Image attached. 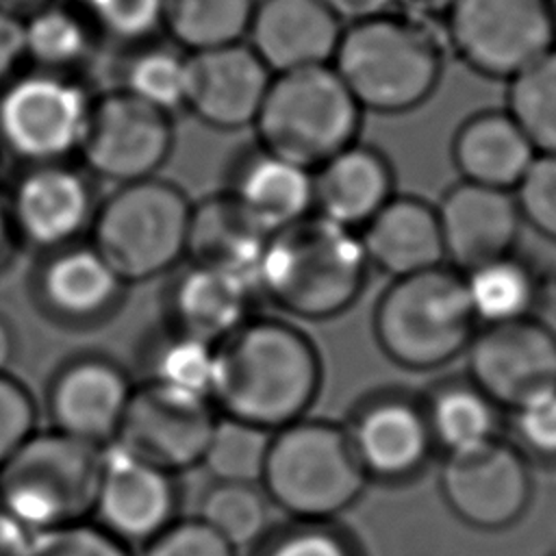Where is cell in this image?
Wrapping results in <instances>:
<instances>
[{
	"label": "cell",
	"mask_w": 556,
	"mask_h": 556,
	"mask_svg": "<svg viewBox=\"0 0 556 556\" xmlns=\"http://www.w3.org/2000/svg\"><path fill=\"white\" fill-rule=\"evenodd\" d=\"M319 387V352L287 319L252 315L215 343L211 400L219 415L274 432L306 417Z\"/></svg>",
	"instance_id": "1"
},
{
	"label": "cell",
	"mask_w": 556,
	"mask_h": 556,
	"mask_svg": "<svg viewBox=\"0 0 556 556\" xmlns=\"http://www.w3.org/2000/svg\"><path fill=\"white\" fill-rule=\"evenodd\" d=\"M367 271L358 232L313 211L267 237L254 285L285 315L324 321L356 302Z\"/></svg>",
	"instance_id": "2"
},
{
	"label": "cell",
	"mask_w": 556,
	"mask_h": 556,
	"mask_svg": "<svg viewBox=\"0 0 556 556\" xmlns=\"http://www.w3.org/2000/svg\"><path fill=\"white\" fill-rule=\"evenodd\" d=\"M363 111L406 113L443 74V46L426 20L384 11L345 24L330 63Z\"/></svg>",
	"instance_id": "3"
},
{
	"label": "cell",
	"mask_w": 556,
	"mask_h": 556,
	"mask_svg": "<svg viewBox=\"0 0 556 556\" xmlns=\"http://www.w3.org/2000/svg\"><path fill=\"white\" fill-rule=\"evenodd\" d=\"M367 476L345 426L302 417L269 437L261 486L295 521H332L365 491Z\"/></svg>",
	"instance_id": "4"
},
{
	"label": "cell",
	"mask_w": 556,
	"mask_h": 556,
	"mask_svg": "<svg viewBox=\"0 0 556 556\" xmlns=\"http://www.w3.org/2000/svg\"><path fill=\"white\" fill-rule=\"evenodd\" d=\"M476 324L465 278L450 265L393 278L374 308L380 350L413 371L441 367L463 354Z\"/></svg>",
	"instance_id": "5"
},
{
	"label": "cell",
	"mask_w": 556,
	"mask_h": 556,
	"mask_svg": "<svg viewBox=\"0 0 556 556\" xmlns=\"http://www.w3.org/2000/svg\"><path fill=\"white\" fill-rule=\"evenodd\" d=\"M363 109L332 65L274 74L252 124L256 143L302 167L321 163L358 141Z\"/></svg>",
	"instance_id": "6"
},
{
	"label": "cell",
	"mask_w": 556,
	"mask_h": 556,
	"mask_svg": "<svg viewBox=\"0 0 556 556\" xmlns=\"http://www.w3.org/2000/svg\"><path fill=\"white\" fill-rule=\"evenodd\" d=\"M191 204L176 182L159 176L115 185L98 202L87 239L128 285L152 280L185 261Z\"/></svg>",
	"instance_id": "7"
},
{
	"label": "cell",
	"mask_w": 556,
	"mask_h": 556,
	"mask_svg": "<svg viewBox=\"0 0 556 556\" xmlns=\"http://www.w3.org/2000/svg\"><path fill=\"white\" fill-rule=\"evenodd\" d=\"M100 460L98 445L35 430L0 467V506L33 534L91 519Z\"/></svg>",
	"instance_id": "8"
},
{
	"label": "cell",
	"mask_w": 556,
	"mask_h": 556,
	"mask_svg": "<svg viewBox=\"0 0 556 556\" xmlns=\"http://www.w3.org/2000/svg\"><path fill=\"white\" fill-rule=\"evenodd\" d=\"M91 104L93 96L76 74L22 70L0 89V150L22 165L72 161Z\"/></svg>",
	"instance_id": "9"
},
{
	"label": "cell",
	"mask_w": 556,
	"mask_h": 556,
	"mask_svg": "<svg viewBox=\"0 0 556 556\" xmlns=\"http://www.w3.org/2000/svg\"><path fill=\"white\" fill-rule=\"evenodd\" d=\"M447 41L476 74L510 80L556 46L547 0H456Z\"/></svg>",
	"instance_id": "10"
},
{
	"label": "cell",
	"mask_w": 556,
	"mask_h": 556,
	"mask_svg": "<svg viewBox=\"0 0 556 556\" xmlns=\"http://www.w3.org/2000/svg\"><path fill=\"white\" fill-rule=\"evenodd\" d=\"M172 148V115L117 87L93 98L78 159L93 178L126 185L159 176Z\"/></svg>",
	"instance_id": "11"
},
{
	"label": "cell",
	"mask_w": 556,
	"mask_h": 556,
	"mask_svg": "<svg viewBox=\"0 0 556 556\" xmlns=\"http://www.w3.org/2000/svg\"><path fill=\"white\" fill-rule=\"evenodd\" d=\"M93 176L72 161L22 165L4 198L17 239L50 252L89 237L98 198Z\"/></svg>",
	"instance_id": "12"
},
{
	"label": "cell",
	"mask_w": 556,
	"mask_h": 556,
	"mask_svg": "<svg viewBox=\"0 0 556 556\" xmlns=\"http://www.w3.org/2000/svg\"><path fill=\"white\" fill-rule=\"evenodd\" d=\"M465 354L469 380L500 408L556 389V332L536 317L482 326Z\"/></svg>",
	"instance_id": "13"
},
{
	"label": "cell",
	"mask_w": 556,
	"mask_h": 556,
	"mask_svg": "<svg viewBox=\"0 0 556 556\" xmlns=\"http://www.w3.org/2000/svg\"><path fill=\"white\" fill-rule=\"evenodd\" d=\"M439 486L450 510L478 530L513 526L532 497V478L523 454L500 437L447 454Z\"/></svg>",
	"instance_id": "14"
},
{
	"label": "cell",
	"mask_w": 556,
	"mask_h": 556,
	"mask_svg": "<svg viewBox=\"0 0 556 556\" xmlns=\"http://www.w3.org/2000/svg\"><path fill=\"white\" fill-rule=\"evenodd\" d=\"M176 473L141 458L122 443L102 447L91 521L128 547L146 545L178 519Z\"/></svg>",
	"instance_id": "15"
},
{
	"label": "cell",
	"mask_w": 556,
	"mask_h": 556,
	"mask_svg": "<svg viewBox=\"0 0 556 556\" xmlns=\"http://www.w3.org/2000/svg\"><path fill=\"white\" fill-rule=\"evenodd\" d=\"M215 419L211 397L139 382L115 441L178 476L200 467Z\"/></svg>",
	"instance_id": "16"
},
{
	"label": "cell",
	"mask_w": 556,
	"mask_h": 556,
	"mask_svg": "<svg viewBox=\"0 0 556 556\" xmlns=\"http://www.w3.org/2000/svg\"><path fill=\"white\" fill-rule=\"evenodd\" d=\"M137 382L126 367L100 352L65 358L48 380L50 428L104 447L117 439Z\"/></svg>",
	"instance_id": "17"
},
{
	"label": "cell",
	"mask_w": 556,
	"mask_h": 556,
	"mask_svg": "<svg viewBox=\"0 0 556 556\" xmlns=\"http://www.w3.org/2000/svg\"><path fill=\"white\" fill-rule=\"evenodd\" d=\"M128 287L102 252L83 239L41 252L30 291L48 319L70 328H89L115 315Z\"/></svg>",
	"instance_id": "18"
},
{
	"label": "cell",
	"mask_w": 556,
	"mask_h": 556,
	"mask_svg": "<svg viewBox=\"0 0 556 556\" xmlns=\"http://www.w3.org/2000/svg\"><path fill=\"white\" fill-rule=\"evenodd\" d=\"M274 74L243 41L189 52L185 109L217 130L254 124Z\"/></svg>",
	"instance_id": "19"
},
{
	"label": "cell",
	"mask_w": 556,
	"mask_h": 556,
	"mask_svg": "<svg viewBox=\"0 0 556 556\" xmlns=\"http://www.w3.org/2000/svg\"><path fill=\"white\" fill-rule=\"evenodd\" d=\"M445 263L465 274L513 254L521 237V213L513 191L460 180L437 206Z\"/></svg>",
	"instance_id": "20"
},
{
	"label": "cell",
	"mask_w": 556,
	"mask_h": 556,
	"mask_svg": "<svg viewBox=\"0 0 556 556\" xmlns=\"http://www.w3.org/2000/svg\"><path fill=\"white\" fill-rule=\"evenodd\" d=\"M256 300L252 276L185 258L163 289V321L215 345L254 315Z\"/></svg>",
	"instance_id": "21"
},
{
	"label": "cell",
	"mask_w": 556,
	"mask_h": 556,
	"mask_svg": "<svg viewBox=\"0 0 556 556\" xmlns=\"http://www.w3.org/2000/svg\"><path fill=\"white\" fill-rule=\"evenodd\" d=\"M345 24L319 0H256L248 46L271 74L330 65Z\"/></svg>",
	"instance_id": "22"
},
{
	"label": "cell",
	"mask_w": 556,
	"mask_h": 556,
	"mask_svg": "<svg viewBox=\"0 0 556 556\" xmlns=\"http://www.w3.org/2000/svg\"><path fill=\"white\" fill-rule=\"evenodd\" d=\"M345 432L365 476L387 482L415 476L434 445L424 406L395 395L361 404Z\"/></svg>",
	"instance_id": "23"
},
{
	"label": "cell",
	"mask_w": 556,
	"mask_h": 556,
	"mask_svg": "<svg viewBox=\"0 0 556 556\" xmlns=\"http://www.w3.org/2000/svg\"><path fill=\"white\" fill-rule=\"evenodd\" d=\"M226 191L267 235L313 213V169L258 143L235 159Z\"/></svg>",
	"instance_id": "24"
},
{
	"label": "cell",
	"mask_w": 556,
	"mask_h": 556,
	"mask_svg": "<svg viewBox=\"0 0 556 556\" xmlns=\"http://www.w3.org/2000/svg\"><path fill=\"white\" fill-rule=\"evenodd\" d=\"M369 267L404 278L445 265L437 206L415 195H393L361 230Z\"/></svg>",
	"instance_id": "25"
},
{
	"label": "cell",
	"mask_w": 556,
	"mask_h": 556,
	"mask_svg": "<svg viewBox=\"0 0 556 556\" xmlns=\"http://www.w3.org/2000/svg\"><path fill=\"white\" fill-rule=\"evenodd\" d=\"M393 195L387 156L358 141L313 169V211L356 232Z\"/></svg>",
	"instance_id": "26"
},
{
	"label": "cell",
	"mask_w": 556,
	"mask_h": 556,
	"mask_svg": "<svg viewBox=\"0 0 556 556\" xmlns=\"http://www.w3.org/2000/svg\"><path fill=\"white\" fill-rule=\"evenodd\" d=\"M534 156V146L506 109L467 117L452 139V159L463 180L493 189L513 191Z\"/></svg>",
	"instance_id": "27"
},
{
	"label": "cell",
	"mask_w": 556,
	"mask_h": 556,
	"mask_svg": "<svg viewBox=\"0 0 556 556\" xmlns=\"http://www.w3.org/2000/svg\"><path fill=\"white\" fill-rule=\"evenodd\" d=\"M267 237L224 189L191 204L185 258L228 267L254 278Z\"/></svg>",
	"instance_id": "28"
},
{
	"label": "cell",
	"mask_w": 556,
	"mask_h": 556,
	"mask_svg": "<svg viewBox=\"0 0 556 556\" xmlns=\"http://www.w3.org/2000/svg\"><path fill=\"white\" fill-rule=\"evenodd\" d=\"M24 54L30 67L76 74L96 52L98 33L83 11L65 0H52L26 20Z\"/></svg>",
	"instance_id": "29"
},
{
	"label": "cell",
	"mask_w": 556,
	"mask_h": 556,
	"mask_svg": "<svg viewBox=\"0 0 556 556\" xmlns=\"http://www.w3.org/2000/svg\"><path fill=\"white\" fill-rule=\"evenodd\" d=\"M467 300L478 324L495 326L534 317L541 282L530 263L515 252L463 274Z\"/></svg>",
	"instance_id": "30"
},
{
	"label": "cell",
	"mask_w": 556,
	"mask_h": 556,
	"mask_svg": "<svg viewBox=\"0 0 556 556\" xmlns=\"http://www.w3.org/2000/svg\"><path fill=\"white\" fill-rule=\"evenodd\" d=\"M139 369L141 382L211 397L215 345L163 321L143 339Z\"/></svg>",
	"instance_id": "31"
},
{
	"label": "cell",
	"mask_w": 556,
	"mask_h": 556,
	"mask_svg": "<svg viewBox=\"0 0 556 556\" xmlns=\"http://www.w3.org/2000/svg\"><path fill=\"white\" fill-rule=\"evenodd\" d=\"M421 406L434 445L447 454L497 439L500 406L471 380H450L434 387Z\"/></svg>",
	"instance_id": "32"
},
{
	"label": "cell",
	"mask_w": 556,
	"mask_h": 556,
	"mask_svg": "<svg viewBox=\"0 0 556 556\" xmlns=\"http://www.w3.org/2000/svg\"><path fill=\"white\" fill-rule=\"evenodd\" d=\"M163 28L185 52L245 39L256 0H161Z\"/></svg>",
	"instance_id": "33"
},
{
	"label": "cell",
	"mask_w": 556,
	"mask_h": 556,
	"mask_svg": "<svg viewBox=\"0 0 556 556\" xmlns=\"http://www.w3.org/2000/svg\"><path fill=\"white\" fill-rule=\"evenodd\" d=\"M271 502L258 482L213 480L200 502L198 519L217 532L232 549L258 545L269 532Z\"/></svg>",
	"instance_id": "34"
},
{
	"label": "cell",
	"mask_w": 556,
	"mask_h": 556,
	"mask_svg": "<svg viewBox=\"0 0 556 556\" xmlns=\"http://www.w3.org/2000/svg\"><path fill=\"white\" fill-rule=\"evenodd\" d=\"M189 52L176 43H139L124 61L119 89L148 102L150 106L174 115L185 109Z\"/></svg>",
	"instance_id": "35"
},
{
	"label": "cell",
	"mask_w": 556,
	"mask_h": 556,
	"mask_svg": "<svg viewBox=\"0 0 556 556\" xmlns=\"http://www.w3.org/2000/svg\"><path fill=\"white\" fill-rule=\"evenodd\" d=\"M506 111L536 154H556V46L508 80Z\"/></svg>",
	"instance_id": "36"
},
{
	"label": "cell",
	"mask_w": 556,
	"mask_h": 556,
	"mask_svg": "<svg viewBox=\"0 0 556 556\" xmlns=\"http://www.w3.org/2000/svg\"><path fill=\"white\" fill-rule=\"evenodd\" d=\"M271 432L217 413L200 467L217 482H258Z\"/></svg>",
	"instance_id": "37"
},
{
	"label": "cell",
	"mask_w": 556,
	"mask_h": 556,
	"mask_svg": "<svg viewBox=\"0 0 556 556\" xmlns=\"http://www.w3.org/2000/svg\"><path fill=\"white\" fill-rule=\"evenodd\" d=\"M83 11L100 39L126 46L150 41L163 28L161 0H65Z\"/></svg>",
	"instance_id": "38"
},
{
	"label": "cell",
	"mask_w": 556,
	"mask_h": 556,
	"mask_svg": "<svg viewBox=\"0 0 556 556\" xmlns=\"http://www.w3.org/2000/svg\"><path fill=\"white\" fill-rule=\"evenodd\" d=\"M256 556H356L345 536L330 521H291L269 528L261 539Z\"/></svg>",
	"instance_id": "39"
},
{
	"label": "cell",
	"mask_w": 556,
	"mask_h": 556,
	"mask_svg": "<svg viewBox=\"0 0 556 556\" xmlns=\"http://www.w3.org/2000/svg\"><path fill=\"white\" fill-rule=\"evenodd\" d=\"M513 195L523 224L556 241V154H536Z\"/></svg>",
	"instance_id": "40"
},
{
	"label": "cell",
	"mask_w": 556,
	"mask_h": 556,
	"mask_svg": "<svg viewBox=\"0 0 556 556\" xmlns=\"http://www.w3.org/2000/svg\"><path fill=\"white\" fill-rule=\"evenodd\" d=\"M26 556H135L132 547L109 534L96 521L35 532Z\"/></svg>",
	"instance_id": "41"
},
{
	"label": "cell",
	"mask_w": 556,
	"mask_h": 556,
	"mask_svg": "<svg viewBox=\"0 0 556 556\" xmlns=\"http://www.w3.org/2000/svg\"><path fill=\"white\" fill-rule=\"evenodd\" d=\"M37 402L11 371L0 374V467L37 430Z\"/></svg>",
	"instance_id": "42"
},
{
	"label": "cell",
	"mask_w": 556,
	"mask_h": 556,
	"mask_svg": "<svg viewBox=\"0 0 556 556\" xmlns=\"http://www.w3.org/2000/svg\"><path fill=\"white\" fill-rule=\"evenodd\" d=\"M235 552L198 517H178L143 545L141 556H235Z\"/></svg>",
	"instance_id": "43"
},
{
	"label": "cell",
	"mask_w": 556,
	"mask_h": 556,
	"mask_svg": "<svg viewBox=\"0 0 556 556\" xmlns=\"http://www.w3.org/2000/svg\"><path fill=\"white\" fill-rule=\"evenodd\" d=\"M515 434L539 458H556V389L513 410Z\"/></svg>",
	"instance_id": "44"
},
{
	"label": "cell",
	"mask_w": 556,
	"mask_h": 556,
	"mask_svg": "<svg viewBox=\"0 0 556 556\" xmlns=\"http://www.w3.org/2000/svg\"><path fill=\"white\" fill-rule=\"evenodd\" d=\"M24 28L22 20L0 11V89L24 70Z\"/></svg>",
	"instance_id": "45"
},
{
	"label": "cell",
	"mask_w": 556,
	"mask_h": 556,
	"mask_svg": "<svg viewBox=\"0 0 556 556\" xmlns=\"http://www.w3.org/2000/svg\"><path fill=\"white\" fill-rule=\"evenodd\" d=\"M33 532L0 506V556H26Z\"/></svg>",
	"instance_id": "46"
},
{
	"label": "cell",
	"mask_w": 556,
	"mask_h": 556,
	"mask_svg": "<svg viewBox=\"0 0 556 556\" xmlns=\"http://www.w3.org/2000/svg\"><path fill=\"white\" fill-rule=\"evenodd\" d=\"M324 2L343 24H352L384 11H391L393 0H319Z\"/></svg>",
	"instance_id": "47"
},
{
	"label": "cell",
	"mask_w": 556,
	"mask_h": 556,
	"mask_svg": "<svg viewBox=\"0 0 556 556\" xmlns=\"http://www.w3.org/2000/svg\"><path fill=\"white\" fill-rule=\"evenodd\" d=\"M20 248H22V243L13 228L7 198H4V185H2L0 187V269H4L15 258Z\"/></svg>",
	"instance_id": "48"
},
{
	"label": "cell",
	"mask_w": 556,
	"mask_h": 556,
	"mask_svg": "<svg viewBox=\"0 0 556 556\" xmlns=\"http://www.w3.org/2000/svg\"><path fill=\"white\" fill-rule=\"evenodd\" d=\"M393 2L406 15L430 20V17H445V13L452 9L456 0H393Z\"/></svg>",
	"instance_id": "49"
},
{
	"label": "cell",
	"mask_w": 556,
	"mask_h": 556,
	"mask_svg": "<svg viewBox=\"0 0 556 556\" xmlns=\"http://www.w3.org/2000/svg\"><path fill=\"white\" fill-rule=\"evenodd\" d=\"M17 352V337L7 317L0 315V374L11 369V363Z\"/></svg>",
	"instance_id": "50"
},
{
	"label": "cell",
	"mask_w": 556,
	"mask_h": 556,
	"mask_svg": "<svg viewBox=\"0 0 556 556\" xmlns=\"http://www.w3.org/2000/svg\"><path fill=\"white\" fill-rule=\"evenodd\" d=\"M52 0H0V11L17 17V20H26L28 15H33L35 11H39L41 7L50 4Z\"/></svg>",
	"instance_id": "51"
},
{
	"label": "cell",
	"mask_w": 556,
	"mask_h": 556,
	"mask_svg": "<svg viewBox=\"0 0 556 556\" xmlns=\"http://www.w3.org/2000/svg\"><path fill=\"white\" fill-rule=\"evenodd\" d=\"M549 17H552V28H554V39H556V0H547Z\"/></svg>",
	"instance_id": "52"
},
{
	"label": "cell",
	"mask_w": 556,
	"mask_h": 556,
	"mask_svg": "<svg viewBox=\"0 0 556 556\" xmlns=\"http://www.w3.org/2000/svg\"><path fill=\"white\" fill-rule=\"evenodd\" d=\"M0 156H2V150H0ZM0 187H2V180H0Z\"/></svg>",
	"instance_id": "53"
}]
</instances>
